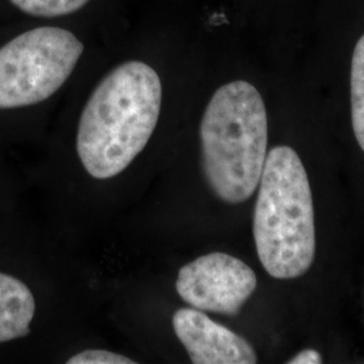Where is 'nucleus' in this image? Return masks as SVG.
Returning <instances> with one entry per match:
<instances>
[{
    "instance_id": "nucleus-2",
    "label": "nucleus",
    "mask_w": 364,
    "mask_h": 364,
    "mask_svg": "<svg viewBox=\"0 0 364 364\" xmlns=\"http://www.w3.org/2000/svg\"><path fill=\"white\" fill-rule=\"evenodd\" d=\"M200 141L212 192L227 204L248 200L267 156V114L258 90L237 80L215 92L201 119Z\"/></svg>"
},
{
    "instance_id": "nucleus-11",
    "label": "nucleus",
    "mask_w": 364,
    "mask_h": 364,
    "mask_svg": "<svg viewBox=\"0 0 364 364\" xmlns=\"http://www.w3.org/2000/svg\"><path fill=\"white\" fill-rule=\"evenodd\" d=\"M321 362V355L312 348L299 352V355L289 360L290 364H320Z\"/></svg>"
},
{
    "instance_id": "nucleus-10",
    "label": "nucleus",
    "mask_w": 364,
    "mask_h": 364,
    "mask_svg": "<svg viewBox=\"0 0 364 364\" xmlns=\"http://www.w3.org/2000/svg\"><path fill=\"white\" fill-rule=\"evenodd\" d=\"M68 364H134L135 362L123 355L105 350H85L68 359Z\"/></svg>"
},
{
    "instance_id": "nucleus-9",
    "label": "nucleus",
    "mask_w": 364,
    "mask_h": 364,
    "mask_svg": "<svg viewBox=\"0 0 364 364\" xmlns=\"http://www.w3.org/2000/svg\"><path fill=\"white\" fill-rule=\"evenodd\" d=\"M90 0H11L21 11L42 18H54L75 13Z\"/></svg>"
},
{
    "instance_id": "nucleus-8",
    "label": "nucleus",
    "mask_w": 364,
    "mask_h": 364,
    "mask_svg": "<svg viewBox=\"0 0 364 364\" xmlns=\"http://www.w3.org/2000/svg\"><path fill=\"white\" fill-rule=\"evenodd\" d=\"M352 129L364 151V36L358 41L351 65Z\"/></svg>"
},
{
    "instance_id": "nucleus-6",
    "label": "nucleus",
    "mask_w": 364,
    "mask_h": 364,
    "mask_svg": "<svg viewBox=\"0 0 364 364\" xmlns=\"http://www.w3.org/2000/svg\"><path fill=\"white\" fill-rule=\"evenodd\" d=\"M173 329L193 364H254L258 356L246 338L210 320L203 311L181 308Z\"/></svg>"
},
{
    "instance_id": "nucleus-3",
    "label": "nucleus",
    "mask_w": 364,
    "mask_h": 364,
    "mask_svg": "<svg viewBox=\"0 0 364 364\" xmlns=\"http://www.w3.org/2000/svg\"><path fill=\"white\" fill-rule=\"evenodd\" d=\"M258 186L252 231L260 263L275 279L299 278L316 255L312 191L299 154L272 149Z\"/></svg>"
},
{
    "instance_id": "nucleus-1",
    "label": "nucleus",
    "mask_w": 364,
    "mask_h": 364,
    "mask_svg": "<svg viewBox=\"0 0 364 364\" xmlns=\"http://www.w3.org/2000/svg\"><path fill=\"white\" fill-rule=\"evenodd\" d=\"M161 105L162 84L151 66L129 61L105 76L78 123L77 154L87 173L108 180L127 169L156 130Z\"/></svg>"
},
{
    "instance_id": "nucleus-7",
    "label": "nucleus",
    "mask_w": 364,
    "mask_h": 364,
    "mask_svg": "<svg viewBox=\"0 0 364 364\" xmlns=\"http://www.w3.org/2000/svg\"><path fill=\"white\" fill-rule=\"evenodd\" d=\"M34 314L36 299L26 284L0 273V343L28 335Z\"/></svg>"
},
{
    "instance_id": "nucleus-5",
    "label": "nucleus",
    "mask_w": 364,
    "mask_h": 364,
    "mask_svg": "<svg viewBox=\"0 0 364 364\" xmlns=\"http://www.w3.org/2000/svg\"><path fill=\"white\" fill-rule=\"evenodd\" d=\"M258 285L254 270L225 252H210L182 266L176 289L192 308L236 316Z\"/></svg>"
},
{
    "instance_id": "nucleus-4",
    "label": "nucleus",
    "mask_w": 364,
    "mask_h": 364,
    "mask_svg": "<svg viewBox=\"0 0 364 364\" xmlns=\"http://www.w3.org/2000/svg\"><path fill=\"white\" fill-rule=\"evenodd\" d=\"M84 52L77 37L60 27H38L0 48V109L45 102L58 91Z\"/></svg>"
}]
</instances>
